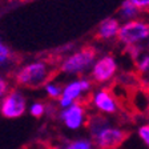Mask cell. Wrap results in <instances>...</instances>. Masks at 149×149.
Instances as JSON below:
<instances>
[{
	"label": "cell",
	"instance_id": "cell-1",
	"mask_svg": "<svg viewBox=\"0 0 149 149\" xmlns=\"http://www.w3.org/2000/svg\"><path fill=\"white\" fill-rule=\"evenodd\" d=\"M91 134L99 149H118L128 137V132L120 128H113L108 120L101 116H93L88 121Z\"/></svg>",
	"mask_w": 149,
	"mask_h": 149
},
{
	"label": "cell",
	"instance_id": "cell-2",
	"mask_svg": "<svg viewBox=\"0 0 149 149\" xmlns=\"http://www.w3.org/2000/svg\"><path fill=\"white\" fill-rule=\"evenodd\" d=\"M48 65L43 61H36L23 67L16 74V81L24 87H39L48 77Z\"/></svg>",
	"mask_w": 149,
	"mask_h": 149
},
{
	"label": "cell",
	"instance_id": "cell-3",
	"mask_svg": "<svg viewBox=\"0 0 149 149\" xmlns=\"http://www.w3.org/2000/svg\"><path fill=\"white\" fill-rule=\"evenodd\" d=\"M95 59H96V51L91 47L83 48L79 52L67 57V60L61 65V71L68 74L81 73L95 63Z\"/></svg>",
	"mask_w": 149,
	"mask_h": 149
},
{
	"label": "cell",
	"instance_id": "cell-4",
	"mask_svg": "<svg viewBox=\"0 0 149 149\" xmlns=\"http://www.w3.org/2000/svg\"><path fill=\"white\" fill-rule=\"evenodd\" d=\"M117 37L121 43L132 45L149 37V24L145 22L130 20L118 28Z\"/></svg>",
	"mask_w": 149,
	"mask_h": 149
},
{
	"label": "cell",
	"instance_id": "cell-5",
	"mask_svg": "<svg viewBox=\"0 0 149 149\" xmlns=\"http://www.w3.org/2000/svg\"><path fill=\"white\" fill-rule=\"evenodd\" d=\"M25 97L20 91H11L3 99L0 104V112L7 118H17L24 115L25 112Z\"/></svg>",
	"mask_w": 149,
	"mask_h": 149
},
{
	"label": "cell",
	"instance_id": "cell-6",
	"mask_svg": "<svg viewBox=\"0 0 149 149\" xmlns=\"http://www.w3.org/2000/svg\"><path fill=\"white\" fill-rule=\"evenodd\" d=\"M91 89V81L81 79V80H74L69 83L64 89L61 91V97H60V105L63 108H68L83 95L84 92H88Z\"/></svg>",
	"mask_w": 149,
	"mask_h": 149
},
{
	"label": "cell",
	"instance_id": "cell-7",
	"mask_svg": "<svg viewBox=\"0 0 149 149\" xmlns=\"http://www.w3.org/2000/svg\"><path fill=\"white\" fill-rule=\"evenodd\" d=\"M117 71V64L116 60L112 56H104L99 59L92 69V79L97 83H104L109 79L113 77V74Z\"/></svg>",
	"mask_w": 149,
	"mask_h": 149
},
{
	"label": "cell",
	"instance_id": "cell-8",
	"mask_svg": "<svg viewBox=\"0 0 149 149\" xmlns=\"http://www.w3.org/2000/svg\"><path fill=\"white\" fill-rule=\"evenodd\" d=\"M61 118L69 129H79L85 121V109L81 104L73 102L71 107L63 111Z\"/></svg>",
	"mask_w": 149,
	"mask_h": 149
},
{
	"label": "cell",
	"instance_id": "cell-9",
	"mask_svg": "<svg viewBox=\"0 0 149 149\" xmlns=\"http://www.w3.org/2000/svg\"><path fill=\"white\" fill-rule=\"evenodd\" d=\"M93 104L97 109L104 113H115L117 111V104L108 91H99L93 95Z\"/></svg>",
	"mask_w": 149,
	"mask_h": 149
},
{
	"label": "cell",
	"instance_id": "cell-10",
	"mask_svg": "<svg viewBox=\"0 0 149 149\" xmlns=\"http://www.w3.org/2000/svg\"><path fill=\"white\" fill-rule=\"evenodd\" d=\"M118 28H120L118 20H116L113 17H108L100 23L97 35H99L100 39H111V37L117 36Z\"/></svg>",
	"mask_w": 149,
	"mask_h": 149
},
{
	"label": "cell",
	"instance_id": "cell-11",
	"mask_svg": "<svg viewBox=\"0 0 149 149\" xmlns=\"http://www.w3.org/2000/svg\"><path fill=\"white\" fill-rule=\"evenodd\" d=\"M121 16L125 19H133L137 15V9L133 7V4L130 3L129 0H125L124 3L121 4Z\"/></svg>",
	"mask_w": 149,
	"mask_h": 149
},
{
	"label": "cell",
	"instance_id": "cell-12",
	"mask_svg": "<svg viewBox=\"0 0 149 149\" xmlns=\"http://www.w3.org/2000/svg\"><path fill=\"white\" fill-rule=\"evenodd\" d=\"M92 144L88 140H77V141H73L65 149H91Z\"/></svg>",
	"mask_w": 149,
	"mask_h": 149
},
{
	"label": "cell",
	"instance_id": "cell-13",
	"mask_svg": "<svg viewBox=\"0 0 149 149\" xmlns=\"http://www.w3.org/2000/svg\"><path fill=\"white\" fill-rule=\"evenodd\" d=\"M29 112H31V115L35 116V117H40V116H43V113H44V105L41 102H33L31 105Z\"/></svg>",
	"mask_w": 149,
	"mask_h": 149
},
{
	"label": "cell",
	"instance_id": "cell-14",
	"mask_svg": "<svg viewBox=\"0 0 149 149\" xmlns=\"http://www.w3.org/2000/svg\"><path fill=\"white\" fill-rule=\"evenodd\" d=\"M45 89H47V93H48L52 99H57V97H60V95H61V89H60L59 87L53 85V84H48L45 87Z\"/></svg>",
	"mask_w": 149,
	"mask_h": 149
},
{
	"label": "cell",
	"instance_id": "cell-15",
	"mask_svg": "<svg viewBox=\"0 0 149 149\" xmlns=\"http://www.w3.org/2000/svg\"><path fill=\"white\" fill-rule=\"evenodd\" d=\"M130 3L133 4V7L139 11H148L149 9V0H129Z\"/></svg>",
	"mask_w": 149,
	"mask_h": 149
},
{
	"label": "cell",
	"instance_id": "cell-16",
	"mask_svg": "<svg viewBox=\"0 0 149 149\" xmlns=\"http://www.w3.org/2000/svg\"><path fill=\"white\" fill-rule=\"evenodd\" d=\"M139 134L141 137V140L149 146V125H143L139 129Z\"/></svg>",
	"mask_w": 149,
	"mask_h": 149
},
{
	"label": "cell",
	"instance_id": "cell-17",
	"mask_svg": "<svg viewBox=\"0 0 149 149\" xmlns=\"http://www.w3.org/2000/svg\"><path fill=\"white\" fill-rule=\"evenodd\" d=\"M8 57H9V49L0 41V65H3L8 60Z\"/></svg>",
	"mask_w": 149,
	"mask_h": 149
},
{
	"label": "cell",
	"instance_id": "cell-18",
	"mask_svg": "<svg viewBox=\"0 0 149 149\" xmlns=\"http://www.w3.org/2000/svg\"><path fill=\"white\" fill-rule=\"evenodd\" d=\"M137 65H139V71H141V72L149 71V56L148 55L143 56V57L139 60V64Z\"/></svg>",
	"mask_w": 149,
	"mask_h": 149
},
{
	"label": "cell",
	"instance_id": "cell-19",
	"mask_svg": "<svg viewBox=\"0 0 149 149\" xmlns=\"http://www.w3.org/2000/svg\"><path fill=\"white\" fill-rule=\"evenodd\" d=\"M7 89H8V83L6 81V79H3L0 76V99L6 95Z\"/></svg>",
	"mask_w": 149,
	"mask_h": 149
}]
</instances>
